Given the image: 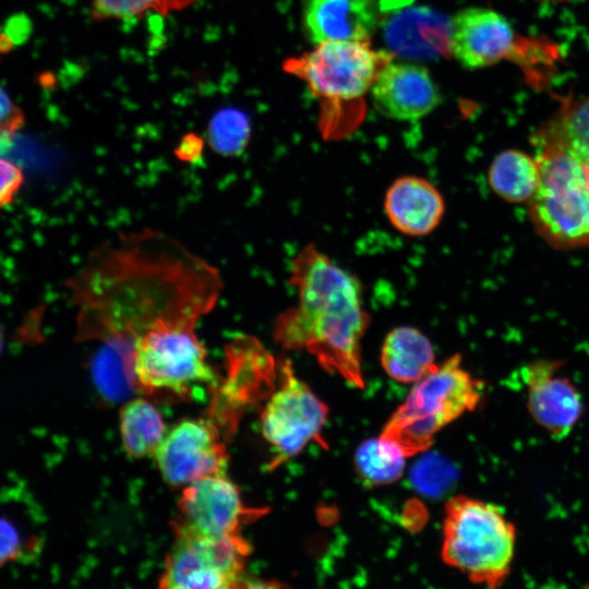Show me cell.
Segmentation results:
<instances>
[{
    "label": "cell",
    "instance_id": "cell-23",
    "mask_svg": "<svg viewBox=\"0 0 589 589\" xmlns=\"http://www.w3.org/2000/svg\"><path fill=\"white\" fill-rule=\"evenodd\" d=\"M248 116L236 108H225L212 118L207 136L212 148L223 155H238L243 152L250 139Z\"/></svg>",
    "mask_w": 589,
    "mask_h": 589
},
{
    "label": "cell",
    "instance_id": "cell-17",
    "mask_svg": "<svg viewBox=\"0 0 589 589\" xmlns=\"http://www.w3.org/2000/svg\"><path fill=\"white\" fill-rule=\"evenodd\" d=\"M384 209L395 229L407 236L421 237L431 233L441 224L445 202L429 180L404 176L388 187Z\"/></svg>",
    "mask_w": 589,
    "mask_h": 589
},
{
    "label": "cell",
    "instance_id": "cell-12",
    "mask_svg": "<svg viewBox=\"0 0 589 589\" xmlns=\"http://www.w3.org/2000/svg\"><path fill=\"white\" fill-rule=\"evenodd\" d=\"M563 361L537 360L522 369L527 409L532 420L553 440L567 437L584 413L579 388L558 370Z\"/></svg>",
    "mask_w": 589,
    "mask_h": 589
},
{
    "label": "cell",
    "instance_id": "cell-27",
    "mask_svg": "<svg viewBox=\"0 0 589 589\" xmlns=\"http://www.w3.org/2000/svg\"><path fill=\"white\" fill-rule=\"evenodd\" d=\"M24 182V175L15 164L0 158V207L10 204Z\"/></svg>",
    "mask_w": 589,
    "mask_h": 589
},
{
    "label": "cell",
    "instance_id": "cell-28",
    "mask_svg": "<svg viewBox=\"0 0 589 589\" xmlns=\"http://www.w3.org/2000/svg\"><path fill=\"white\" fill-rule=\"evenodd\" d=\"M24 123L22 110L0 86V135L11 136Z\"/></svg>",
    "mask_w": 589,
    "mask_h": 589
},
{
    "label": "cell",
    "instance_id": "cell-1",
    "mask_svg": "<svg viewBox=\"0 0 589 589\" xmlns=\"http://www.w3.org/2000/svg\"><path fill=\"white\" fill-rule=\"evenodd\" d=\"M68 287L76 340L98 344L92 370L128 377L136 342L154 332L195 328L217 304L223 280L178 240L143 229L96 249Z\"/></svg>",
    "mask_w": 589,
    "mask_h": 589
},
{
    "label": "cell",
    "instance_id": "cell-31",
    "mask_svg": "<svg viewBox=\"0 0 589 589\" xmlns=\"http://www.w3.org/2000/svg\"><path fill=\"white\" fill-rule=\"evenodd\" d=\"M3 345H4V333H3L2 326L0 325V354L2 352Z\"/></svg>",
    "mask_w": 589,
    "mask_h": 589
},
{
    "label": "cell",
    "instance_id": "cell-19",
    "mask_svg": "<svg viewBox=\"0 0 589 589\" xmlns=\"http://www.w3.org/2000/svg\"><path fill=\"white\" fill-rule=\"evenodd\" d=\"M120 435L129 456L155 455L165 436V422L158 409L144 398H133L120 410Z\"/></svg>",
    "mask_w": 589,
    "mask_h": 589
},
{
    "label": "cell",
    "instance_id": "cell-24",
    "mask_svg": "<svg viewBox=\"0 0 589 589\" xmlns=\"http://www.w3.org/2000/svg\"><path fill=\"white\" fill-rule=\"evenodd\" d=\"M456 477L454 468L440 456L429 455L411 470L413 486L421 493L437 496L449 489Z\"/></svg>",
    "mask_w": 589,
    "mask_h": 589
},
{
    "label": "cell",
    "instance_id": "cell-3",
    "mask_svg": "<svg viewBox=\"0 0 589 589\" xmlns=\"http://www.w3.org/2000/svg\"><path fill=\"white\" fill-rule=\"evenodd\" d=\"M517 529L494 504L465 495L445 507L442 558L477 585L494 589L508 578Z\"/></svg>",
    "mask_w": 589,
    "mask_h": 589
},
{
    "label": "cell",
    "instance_id": "cell-2",
    "mask_svg": "<svg viewBox=\"0 0 589 589\" xmlns=\"http://www.w3.org/2000/svg\"><path fill=\"white\" fill-rule=\"evenodd\" d=\"M290 284L296 303L275 318V340L286 349L306 350L324 370L362 387L361 341L370 316L360 281L308 244L291 263Z\"/></svg>",
    "mask_w": 589,
    "mask_h": 589
},
{
    "label": "cell",
    "instance_id": "cell-18",
    "mask_svg": "<svg viewBox=\"0 0 589 589\" xmlns=\"http://www.w3.org/2000/svg\"><path fill=\"white\" fill-rule=\"evenodd\" d=\"M381 363L392 378L402 383H416L436 365L431 341L411 326L395 327L386 335Z\"/></svg>",
    "mask_w": 589,
    "mask_h": 589
},
{
    "label": "cell",
    "instance_id": "cell-8",
    "mask_svg": "<svg viewBox=\"0 0 589 589\" xmlns=\"http://www.w3.org/2000/svg\"><path fill=\"white\" fill-rule=\"evenodd\" d=\"M133 374L146 393L168 390L182 397L215 381L194 327L154 332L139 340L133 350Z\"/></svg>",
    "mask_w": 589,
    "mask_h": 589
},
{
    "label": "cell",
    "instance_id": "cell-20",
    "mask_svg": "<svg viewBox=\"0 0 589 589\" xmlns=\"http://www.w3.org/2000/svg\"><path fill=\"white\" fill-rule=\"evenodd\" d=\"M540 181V169L536 158L510 149L498 154L489 169L492 190L502 199L518 203L530 200Z\"/></svg>",
    "mask_w": 589,
    "mask_h": 589
},
{
    "label": "cell",
    "instance_id": "cell-29",
    "mask_svg": "<svg viewBox=\"0 0 589 589\" xmlns=\"http://www.w3.org/2000/svg\"><path fill=\"white\" fill-rule=\"evenodd\" d=\"M195 0H171L173 10L181 9L193 3Z\"/></svg>",
    "mask_w": 589,
    "mask_h": 589
},
{
    "label": "cell",
    "instance_id": "cell-22",
    "mask_svg": "<svg viewBox=\"0 0 589 589\" xmlns=\"http://www.w3.org/2000/svg\"><path fill=\"white\" fill-rule=\"evenodd\" d=\"M539 133L562 144L589 166V97L564 107Z\"/></svg>",
    "mask_w": 589,
    "mask_h": 589
},
{
    "label": "cell",
    "instance_id": "cell-32",
    "mask_svg": "<svg viewBox=\"0 0 589 589\" xmlns=\"http://www.w3.org/2000/svg\"><path fill=\"white\" fill-rule=\"evenodd\" d=\"M557 1H563V0H557Z\"/></svg>",
    "mask_w": 589,
    "mask_h": 589
},
{
    "label": "cell",
    "instance_id": "cell-4",
    "mask_svg": "<svg viewBox=\"0 0 589 589\" xmlns=\"http://www.w3.org/2000/svg\"><path fill=\"white\" fill-rule=\"evenodd\" d=\"M482 389L483 383L454 354L416 382L380 437L397 445L406 457L422 453L438 431L478 406Z\"/></svg>",
    "mask_w": 589,
    "mask_h": 589
},
{
    "label": "cell",
    "instance_id": "cell-11",
    "mask_svg": "<svg viewBox=\"0 0 589 589\" xmlns=\"http://www.w3.org/2000/svg\"><path fill=\"white\" fill-rule=\"evenodd\" d=\"M178 522L200 534H239L243 525L265 514L244 505L239 489L225 473L199 479L184 486L179 500Z\"/></svg>",
    "mask_w": 589,
    "mask_h": 589
},
{
    "label": "cell",
    "instance_id": "cell-26",
    "mask_svg": "<svg viewBox=\"0 0 589 589\" xmlns=\"http://www.w3.org/2000/svg\"><path fill=\"white\" fill-rule=\"evenodd\" d=\"M37 544L35 539L25 540L19 527L0 515V568L31 553Z\"/></svg>",
    "mask_w": 589,
    "mask_h": 589
},
{
    "label": "cell",
    "instance_id": "cell-5",
    "mask_svg": "<svg viewBox=\"0 0 589 589\" xmlns=\"http://www.w3.org/2000/svg\"><path fill=\"white\" fill-rule=\"evenodd\" d=\"M540 181L530 199V218L552 245H589V166L562 144L538 133Z\"/></svg>",
    "mask_w": 589,
    "mask_h": 589
},
{
    "label": "cell",
    "instance_id": "cell-21",
    "mask_svg": "<svg viewBox=\"0 0 589 589\" xmlns=\"http://www.w3.org/2000/svg\"><path fill=\"white\" fill-rule=\"evenodd\" d=\"M406 458L397 445L378 437L364 442L358 448L356 466L370 484H389L402 474Z\"/></svg>",
    "mask_w": 589,
    "mask_h": 589
},
{
    "label": "cell",
    "instance_id": "cell-15",
    "mask_svg": "<svg viewBox=\"0 0 589 589\" xmlns=\"http://www.w3.org/2000/svg\"><path fill=\"white\" fill-rule=\"evenodd\" d=\"M390 51L411 59L436 60L450 52V20L426 7L395 13L384 25Z\"/></svg>",
    "mask_w": 589,
    "mask_h": 589
},
{
    "label": "cell",
    "instance_id": "cell-14",
    "mask_svg": "<svg viewBox=\"0 0 589 589\" xmlns=\"http://www.w3.org/2000/svg\"><path fill=\"white\" fill-rule=\"evenodd\" d=\"M373 104L385 117L417 120L435 109L441 95L429 71L411 63L388 62L371 87Z\"/></svg>",
    "mask_w": 589,
    "mask_h": 589
},
{
    "label": "cell",
    "instance_id": "cell-7",
    "mask_svg": "<svg viewBox=\"0 0 589 589\" xmlns=\"http://www.w3.org/2000/svg\"><path fill=\"white\" fill-rule=\"evenodd\" d=\"M392 53L374 50L369 41L327 40L298 57L284 70L303 81L310 92L329 101L359 99L371 89Z\"/></svg>",
    "mask_w": 589,
    "mask_h": 589
},
{
    "label": "cell",
    "instance_id": "cell-16",
    "mask_svg": "<svg viewBox=\"0 0 589 589\" xmlns=\"http://www.w3.org/2000/svg\"><path fill=\"white\" fill-rule=\"evenodd\" d=\"M378 22L375 0H303L302 25L313 44L369 41Z\"/></svg>",
    "mask_w": 589,
    "mask_h": 589
},
{
    "label": "cell",
    "instance_id": "cell-13",
    "mask_svg": "<svg viewBox=\"0 0 589 589\" xmlns=\"http://www.w3.org/2000/svg\"><path fill=\"white\" fill-rule=\"evenodd\" d=\"M518 41L508 21L490 9H464L450 20V52L467 69L513 58Z\"/></svg>",
    "mask_w": 589,
    "mask_h": 589
},
{
    "label": "cell",
    "instance_id": "cell-25",
    "mask_svg": "<svg viewBox=\"0 0 589 589\" xmlns=\"http://www.w3.org/2000/svg\"><path fill=\"white\" fill-rule=\"evenodd\" d=\"M171 10V0H93L91 13L94 20H107L137 16L147 11L166 14Z\"/></svg>",
    "mask_w": 589,
    "mask_h": 589
},
{
    "label": "cell",
    "instance_id": "cell-6",
    "mask_svg": "<svg viewBox=\"0 0 589 589\" xmlns=\"http://www.w3.org/2000/svg\"><path fill=\"white\" fill-rule=\"evenodd\" d=\"M175 543L167 555L159 587L229 589L249 586L243 570L249 543L239 534L209 537L173 524Z\"/></svg>",
    "mask_w": 589,
    "mask_h": 589
},
{
    "label": "cell",
    "instance_id": "cell-10",
    "mask_svg": "<svg viewBox=\"0 0 589 589\" xmlns=\"http://www.w3.org/2000/svg\"><path fill=\"white\" fill-rule=\"evenodd\" d=\"M155 457L163 478L175 486L225 473L228 462L218 430L203 419H188L176 424L165 434Z\"/></svg>",
    "mask_w": 589,
    "mask_h": 589
},
{
    "label": "cell",
    "instance_id": "cell-9",
    "mask_svg": "<svg viewBox=\"0 0 589 589\" xmlns=\"http://www.w3.org/2000/svg\"><path fill=\"white\" fill-rule=\"evenodd\" d=\"M277 371L279 385L261 416L263 436L273 450L269 469L294 457L316 438L328 413L326 405L296 375L290 361H279Z\"/></svg>",
    "mask_w": 589,
    "mask_h": 589
},
{
    "label": "cell",
    "instance_id": "cell-30",
    "mask_svg": "<svg viewBox=\"0 0 589 589\" xmlns=\"http://www.w3.org/2000/svg\"><path fill=\"white\" fill-rule=\"evenodd\" d=\"M9 47L8 39L3 35H0V52H3Z\"/></svg>",
    "mask_w": 589,
    "mask_h": 589
}]
</instances>
